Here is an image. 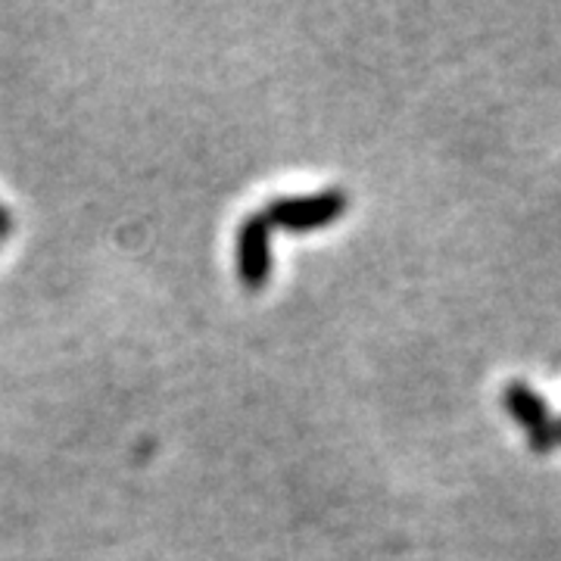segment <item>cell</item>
<instances>
[{
    "mask_svg": "<svg viewBox=\"0 0 561 561\" xmlns=\"http://www.w3.org/2000/svg\"><path fill=\"white\" fill-rule=\"evenodd\" d=\"M346 209H350V194L341 187H328L319 194L275 197L262 209V216L272 228L306 234V231H321V228L334 225L346 216Z\"/></svg>",
    "mask_w": 561,
    "mask_h": 561,
    "instance_id": "cell-1",
    "label": "cell"
},
{
    "mask_svg": "<svg viewBox=\"0 0 561 561\" xmlns=\"http://www.w3.org/2000/svg\"><path fill=\"white\" fill-rule=\"evenodd\" d=\"M502 405L518 421L530 440L534 453H552L559 446V421L552 419L549 405L530 383L508 381L502 390Z\"/></svg>",
    "mask_w": 561,
    "mask_h": 561,
    "instance_id": "cell-2",
    "label": "cell"
},
{
    "mask_svg": "<svg viewBox=\"0 0 561 561\" xmlns=\"http://www.w3.org/2000/svg\"><path fill=\"white\" fill-rule=\"evenodd\" d=\"M234 262H238V278L247 290H265L272 280L275 256H272V225L262 213H250L238 228L234 241Z\"/></svg>",
    "mask_w": 561,
    "mask_h": 561,
    "instance_id": "cell-3",
    "label": "cell"
},
{
    "mask_svg": "<svg viewBox=\"0 0 561 561\" xmlns=\"http://www.w3.org/2000/svg\"><path fill=\"white\" fill-rule=\"evenodd\" d=\"M13 231H16V219H13V213L0 203V241H3V238H10Z\"/></svg>",
    "mask_w": 561,
    "mask_h": 561,
    "instance_id": "cell-4",
    "label": "cell"
},
{
    "mask_svg": "<svg viewBox=\"0 0 561 561\" xmlns=\"http://www.w3.org/2000/svg\"><path fill=\"white\" fill-rule=\"evenodd\" d=\"M559 443H561V421H559Z\"/></svg>",
    "mask_w": 561,
    "mask_h": 561,
    "instance_id": "cell-5",
    "label": "cell"
}]
</instances>
